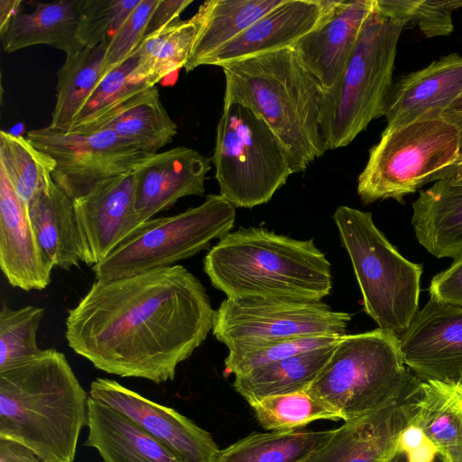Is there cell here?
<instances>
[{
  "label": "cell",
  "instance_id": "1",
  "mask_svg": "<svg viewBox=\"0 0 462 462\" xmlns=\"http://www.w3.org/2000/svg\"><path fill=\"white\" fill-rule=\"evenodd\" d=\"M215 314L200 281L175 264L96 280L68 310L65 337L98 370L160 384L204 342Z\"/></svg>",
  "mask_w": 462,
  "mask_h": 462
},
{
  "label": "cell",
  "instance_id": "2",
  "mask_svg": "<svg viewBox=\"0 0 462 462\" xmlns=\"http://www.w3.org/2000/svg\"><path fill=\"white\" fill-rule=\"evenodd\" d=\"M89 394L54 348L0 371V438L43 462H74L88 424Z\"/></svg>",
  "mask_w": 462,
  "mask_h": 462
},
{
  "label": "cell",
  "instance_id": "3",
  "mask_svg": "<svg viewBox=\"0 0 462 462\" xmlns=\"http://www.w3.org/2000/svg\"><path fill=\"white\" fill-rule=\"evenodd\" d=\"M203 268L228 298L321 301L332 288L330 263L313 239L263 227L229 232L206 254Z\"/></svg>",
  "mask_w": 462,
  "mask_h": 462
},
{
  "label": "cell",
  "instance_id": "4",
  "mask_svg": "<svg viewBox=\"0 0 462 462\" xmlns=\"http://www.w3.org/2000/svg\"><path fill=\"white\" fill-rule=\"evenodd\" d=\"M224 103L258 115L289 150L297 173L326 150L320 127L322 90L293 46L220 66Z\"/></svg>",
  "mask_w": 462,
  "mask_h": 462
},
{
  "label": "cell",
  "instance_id": "5",
  "mask_svg": "<svg viewBox=\"0 0 462 462\" xmlns=\"http://www.w3.org/2000/svg\"><path fill=\"white\" fill-rule=\"evenodd\" d=\"M405 26L374 0L341 76L322 94L320 127L327 151L348 145L373 120L384 116L397 45Z\"/></svg>",
  "mask_w": 462,
  "mask_h": 462
},
{
  "label": "cell",
  "instance_id": "6",
  "mask_svg": "<svg viewBox=\"0 0 462 462\" xmlns=\"http://www.w3.org/2000/svg\"><path fill=\"white\" fill-rule=\"evenodd\" d=\"M416 380L403 362L399 337L377 328L340 337L307 392L348 421L398 400Z\"/></svg>",
  "mask_w": 462,
  "mask_h": 462
},
{
  "label": "cell",
  "instance_id": "7",
  "mask_svg": "<svg viewBox=\"0 0 462 462\" xmlns=\"http://www.w3.org/2000/svg\"><path fill=\"white\" fill-rule=\"evenodd\" d=\"M333 219L350 257L366 314L379 328L400 337L419 311L422 265L397 251L374 225L370 212L339 206Z\"/></svg>",
  "mask_w": 462,
  "mask_h": 462
},
{
  "label": "cell",
  "instance_id": "8",
  "mask_svg": "<svg viewBox=\"0 0 462 462\" xmlns=\"http://www.w3.org/2000/svg\"><path fill=\"white\" fill-rule=\"evenodd\" d=\"M212 162L220 194L237 208L267 203L297 173L289 150L270 126L236 102L224 103Z\"/></svg>",
  "mask_w": 462,
  "mask_h": 462
},
{
  "label": "cell",
  "instance_id": "9",
  "mask_svg": "<svg viewBox=\"0 0 462 462\" xmlns=\"http://www.w3.org/2000/svg\"><path fill=\"white\" fill-rule=\"evenodd\" d=\"M459 130L442 116L385 127L369 151L358 176L357 193L365 204L402 199L427 183L458 158Z\"/></svg>",
  "mask_w": 462,
  "mask_h": 462
},
{
  "label": "cell",
  "instance_id": "10",
  "mask_svg": "<svg viewBox=\"0 0 462 462\" xmlns=\"http://www.w3.org/2000/svg\"><path fill=\"white\" fill-rule=\"evenodd\" d=\"M235 219V206L221 194H209L195 208L144 222L93 265L95 278L107 281L175 265L227 235Z\"/></svg>",
  "mask_w": 462,
  "mask_h": 462
},
{
  "label": "cell",
  "instance_id": "11",
  "mask_svg": "<svg viewBox=\"0 0 462 462\" xmlns=\"http://www.w3.org/2000/svg\"><path fill=\"white\" fill-rule=\"evenodd\" d=\"M351 316L322 301L228 298L216 310L213 335L227 348L346 335Z\"/></svg>",
  "mask_w": 462,
  "mask_h": 462
},
{
  "label": "cell",
  "instance_id": "12",
  "mask_svg": "<svg viewBox=\"0 0 462 462\" xmlns=\"http://www.w3.org/2000/svg\"><path fill=\"white\" fill-rule=\"evenodd\" d=\"M26 138L54 160L52 180L73 200L108 180L134 171L152 155L109 129L64 133L48 125L29 131Z\"/></svg>",
  "mask_w": 462,
  "mask_h": 462
},
{
  "label": "cell",
  "instance_id": "13",
  "mask_svg": "<svg viewBox=\"0 0 462 462\" xmlns=\"http://www.w3.org/2000/svg\"><path fill=\"white\" fill-rule=\"evenodd\" d=\"M399 339L403 362L420 382L462 386V305L430 298Z\"/></svg>",
  "mask_w": 462,
  "mask_h": 462
},
{
  "label": "cell",
  "instance_id": "14",
  "mask_svg": "<svg viewBox=\"0 0 462 462\" xmlns=\"http://www.w3.org/2000/svg\"><path fill=\"white\" fill-rule=\"evenodd\" d=\"M88 394L126 416L162 442L180 462H214L220 450L210 433L190 419L116 380L95 379L90 383Z\"/></svg>",
  "mask_w": 462,
  "mask_h": 462
},
{
  "label": "cell",
  "instance_id": "15",
  "mask_svg": "<svg viewBox=\"0 0 462 462\" xmlns=\"http://www.w3.org/2000/svg\"><path fill=\"white\" fill-rule=\"evenodd\" d=\"M317 26L293 46L322 92L341 76L374 0H319Z\"/></svg>",
  "mask_w": 462,
  "mask_h": 462
},
{
  "label": "cell",
  "instance_id": "16",
  "mask_svg": "<svg viewBox=\"0 0 462 462\" xmlns=\"http://www.w3.org/2000/svg\"><path fill=\"white\" fill-rule=\"evenodd\" d=\"M419 384L417 379L398 400L369 414L345 421L304 462H383L412 421Z\"/></svg>",
  "mask_w": 462,
  "mask_h": 462
},
{
  "label": "cell",
  "instance_id": "17",
  "mask_svg": "<svg viewBox=\"0 0 462 462\" xmlns=\"http://www.w3.org/2000/svg\"><path fill=\"white\" fill-rule=\"evenodd\" d=\"M210 168L207 157L189 147L152 154L133 172L141 223L169 209L181 198L202 196Z\"/></svg>",
  "mask_w": 462,
  "mask_h": 462
},
{
  "label": "cell",
  "instance_id": "18",
  "mask_svg": "<svg viewBox=\"0 0 462 462\" xmlns=\"http://www.w3.org/2000/svg\"><path fill=\"white\" fill-rule=\"evenodd\" d=\"M0 267L11 286L23 291L45 289L54 268L40 247L28 208L1 168Z\"/></svg>",
  "mask_w": 462,
  "mask_h": 462
},
{
  "label": "cell",
  "instance_id": "19",
  "mask_svg": "<svg viewBox=\"0 0 462 462\" xmlns=\"http://www.w3.org/2000/svg\"><path fill=\"white\" fill-rule=\"evenodd\" d=\"M133 172L108 180L74 199L95 264L143 225L135 209Z\"/></svg>",
  "mask_w": 462,
  "mask_h": 462
},
{
  "label": "cell",
  "instance_id": "20",
  "mask_svg": "<svg viewBox=\"0 0 462 462\" xmlns=\"http://www.w3.org/2000/svg\"><path fill=\"white\" fill-rule=\"evenodd\" d=\"M462 95V56L451 53L393 84L386 100V127L442 116Z\"/></svg>",
  "mask_w": 462,
  "mask_h": 462
},
{
  "label": "cell",
  "instance_id": "21",
  "mask_svg": "<svg viewBox=\"0 0 462 462\" xmlns=\"http://www.w3.org/2000/svg\"><path fill=\"white\" fill-rule=\"evenodd\" d=\"M320 17L319 0H283L225 44L203 65L220 67L234 60L294 46Z\"/></svg>",
  "mask_w": 462,
  "mask_h": 462
},
{
  "label": "cell",
  "instance_id": "22",
  "mask_svg": "<svg viewBox=\"0 0 462 462\" xmlns=\"http://www.w3.org/2000/svg\"><path fill=\"white\" fill-rule=\"evenodd\" d=\"M28 209L40 247L53 267L69 270L80 263L95 264L74 200L53 180Z\"/></svg>",
  "mask_w": 462,
  "mask_h": 462
},
{
  "label": "cell",
  "instance_id": "23",
  "mask_svg": "<svg viewBox=\"0 0 462 462\" xmlns=\"http://www.w3.org/2000/svg\"><path fill=\"white\" fill-rule=\"evenodd\" d=\"M87 426L84 445L95 448L103 462H180L162 442L90 396Z\"/></svg>",
  "mask_w": 462,
  "mask_h": 462
},
{
  "label": "cell",
  "instance_id": "24",
  "mask_svg": "<svg viewBox=\"0 0 462 462\" xmlns=\"http://www.w3.org/2000/svg\"><path fill=\"white\" fill-rule=\"evenodd\" d=\"M419 243L437 258L462 257V180L440 179L412 204Z\"/></svg>",
  "mask_w": 462,
  "mask_h": 462
},
{
  "label": "cell",
  "instance_id": "25",
  "mask_svg": "<svg viewBox=\"0 0 462 462\" xmlns=\"http://www.w3.org/2000/svg\"><path fill=\"white\" fill-rule=\"evenodd\" d=\"M80 0L37 3L29 13L21 10L0 32L3 49L14 52L46 44L71 55L84 45L79 39Z\"/></svg>",
  "mask_w": 462,
  "mask_h": 462
},
{
  "label": "cell",
  "instance_id": "26",
  "mask_svg": "<svg viewBox=\"0 0 462 462\" xmlns=\"http://www.w3.org/2000/svg\"><path fill=\"white\" fill-rule=\"evenodd\" d=\"M282 1L208 0L201 4L190 18L196 34L185 70L202 66L207 58Z\"/></svg>",
  "mask_w": 462,
  "mask_h": 462
},
{
  "label": "cell",
  "instance_id": "27",
  "mask_svg": "<svg viewBox=\"0 0 462 462\" xmlns=\"http://www.w3.org/2000/svg\"><path fill=\"white\" fill-rule=\"evenodd\" d=\"M103 129L115 132L150 154L156 153L177 134V125L164 108L155 87L132 97L82 133Z\"/></svg>",
  "mask_w": 462,
  "mask_h": 462
},
{
  "label": "cell",
  "instance_id": "28",
  "mask_svg": "<svg viewBox=\"0 0 462 462\" xmlns=\"http://www.w3.org/2000/svg\"><path fill=\"white\" fill-rule=\"evenodd\" d=\"M412 424L448 462H462V386L420 382Z\"/></svg>",
  "mask_w": 462,
  "mask_h": 462
},
{
  "label": "cell",
  "instance_id": "29",
  "mask_svg": "<svg viewBox=\"0 0 462 462\" xmlns=\"http://www.w3.org/2000/svg\"><path fill=\"white\" fill-rule=\"evenodd\" d=\"M336 344L236 375L233 386L247 402L306 391L330 358Z\"/></svg>",
  "mask_w": 462,
  "mask_h": 462
},
{
  "label": "cell",
  "instance_id": "30",
  "mask_svg": "<svg viewBox=\"0 0 462 462\" xmlns=\"http://www.w3.org/2000/svg\"><path fill=\"white\" fill-rule=\"evenodd\" d=\"M107 42L68 55L57 72L56 102L50 127L69 133L102 79Z\"/></svg>",
  "mask_w": 462,
  "mask_h": 462
},
{
  "label": "cell",
  "instance_id": "31",
  "mask_svg": "<svg viewBox=\"0 0 462 462\" xmlns=\"http://www.w3.org/2000/svg\"><path fill=\"white\" fill-rule=\"evenodd\" d=\"M335 430L254 432L224 449L214 462H304Z\"/></svg>",
  "mask_w": 462,
  "mask_h": 462
},
{
  "label": "cell",
  "instance_id": "32",
  "mask_svg": "<svg viewBox=\"0 0 462 462\" xmlns=\"http://www.w3.org/2000/svg\"><path fill=\"white\" fill-rule=\"evenodd\" d=\"M0 168L20 200L28 208L51 183L55 162L27 138L0 132Z\"/></svg>",
  "mask_w": 462,
  "mask_h": 462
},
{
  "label": "cell",
  "instance_id": "33",
  "mask_svg": "<svg viewBox=\"0 0 462 462\" xmlns=\"http://www.w3.org/2000/svg\"><path fill=\"white\" fill-rule=\"evenodd\" d=\"M192 20L175 23L143 38L137 49V75L150 87L184 68L194 42Z\"/></svg>",
  "mask_w": 462,
  "mask_h": 462
},
{
  "label": "cell",
  "instance_id": "34",
  "mask_svg": "<svg viewBox=\"0 0 462 462\" xmlns=\"http://www.w3.org/2000/svg\"><path fill=\"white\" fill-rule=\"evenodd\" d=\"M137 50L102 77L79 113L70 132H86L99 119L138 93L151 88L136 73Z\"/></svg>",
  "mask_w": 462,
  "mask_h": 462
},
{
  "label": "cell",
  "instance_id": "35",
  "mask_svg": "<svg viewBox=\"0 0 462 462\" xmlns=\"http://www.w3.org/2000/svg\"><path fill=\"white\" fill-rule=\"evenodd\" d=\"M248 404L252 407L258 423L271 431L298 430L319 420H340L307 390L269 396Z\"/></svg>",
  "mask_w": 462,
  "mask_h": 462
},
{
  "label": "cell",
  "instance_id": "36",
  "mask_svg": "<svg viewBox=\"0 0 462 462\" xmlns=\"http://www.w3.org/2000/svg\"><path fill=\"white\" fill-rule=\"evenodd\" d=\"M45 309L28 305L11 309L3 303L0 311V371L38 355L37 332Z\"/></svg>",
  "mask_w": 462,
  "mask_h": 462
},
{
  "label": "cell",
  "instance_id": "37",
  "mask_svg": "<svg viewBox=\"0 0 462 462\" xmlns=\"http://www.w3.org/2000/svg\"><path fill=\"white\" fill-rule=\"evenodd\" d=\"M340 337H311L229 349L225 374L239 375L256 367L335 345Z\"/></svg>",
  "mask_w": 462,
  "mask_h": 462
},
{
  "label": "cell",
  "instance_id": "38",
  "mask_svg": "<svg viewBox=\"0 0 462 462\" xmlns=\"http://www.w3.org/2000/svg\"><path fill=\"white\" fill-rule=\"evenodd\" d=\"M141 0H80L78 36L84 47L107 42Z\"/></svg>",
  "mask_w": 462,
  "mask_h": 462
},
{
  "label": "cell",
  "instance_id": "39",
  "mask_svg": "<svg viewBox=\"0 0 462 462\" xmlns=\"http://www.w3.org/2000/svg\"><path fill=\"white\" fill-rule=\"evenodd\" d=\"M157 3L158 0H141L107 42L102 77L126 60L138 49Z\"/></svg>",
  "mask_w": 462,
  "mask_h": 462
},
{
  "label": "cell",
  "instance_id": "40",
  "mask_svg": "<svg viewBox=\"0 0 462 462\" xmlns=\"http://www.w3.org/2000/svg\"><path fill=\"white\" fill-rule=\"evenodd\" d=\"M461 7L459 0H409L406 20L428 38L446 36L454 30L452 13Z\"/></svg>",
  "mask_w": 462,
  "mask_h": 462
},
{
  "label": "cell",
  "instance_id": "41",
  "mask_svg": "<svg viewBox=\"0 0 462 462\" xmlns=\"http://www.w3.org/2000/svg\"><path fill=\"white\" fill-rule=\"evenodd\" d=\"M383 462H448L411 423L403 431L395 449Z\"/></svg>",
  "mask_w": 462,
  "mask_h": 462
},
{
  "label": "cell",
  "instance_id": "42",
  "mask_svg": "<svg viewBox=\"0 0 462 462\" xmlns=\"http://www.w3.org/2000/svg\"><path fill=\"white\" fill-rule=\"evenodd\" d=\"M429 291L430 298L462 305V257L454 260L447 270L432 278Z\"/></svg>",
  "mask_w": 462,
  "mask_h": 462
},
{
  "label": "cell",
  "instance_id": "43",
  "mask_svg": "<svg viewBox=\"0 0 462 462\" xmlns=\"http://www.w3.org/2000/svg\"><path fill=\"white\" fill-rule=\"evenodd\" d=\"M192 2V0H158L150 16L144 37L178 21L180 14Z\"/></svg>",
  "mask_w": 462,
  "mask_h": 462
},
{
  "label": "cell",
  "instance_id": "44",
  "mask_svg": "<svg viewBox=\"0 0 462 462\" xmlns=\"http://www.w3.org/2000/svg\"><path fill=\"white\" fill-rule=\"evenodd\" d=\"M0 462H43L24 445L0 438Z\"/></svg>",
  "mask_w": 462,
  "mask_h": 462
},
{
  "label": "cell",
  "instance_id": "45",
  "mask_svg": "<svg viewBox=\"0 0 462 462\" xmlns=\"http://www.w3.org/2000/svg\"><path fill=\"white\" fill-rule=\"evenodd\" d=\"M20 0H0V32L22 9Z\"/></svg>",
  "mask_w": 462,
  "mask_h": 462
},
{
  "label": "cell",
  "instance_id": "46",
  "mask_svg": "<svg viewBox=\"0 0 462 462\" xmlns=\"http://www.w3.org/2000/svg\"><path fill=\"white\" fill-rule=\"evenodd\" d=\"M442 117L455 125L462 137V95L444 111Z\"/></svg>",
  "mask_w": 462,
  "mask_h": 462
},
{
  "label": "cell",
  "instance_id": "47",
  "mask_svg": "<svg viewBox=\"0 0 462 462\" xmlns=\"http://www.w3.org/2000/svg\"><path fill=\"white\" fill-rule=\"evenodd\" d=\"M459 160H462V143H461V145H460V149H459V154H458V158L457 161H459ZM456 161V162H457Z\"/></svg>",
  "mask_w": 462,
  "mask_h": 462
}]
</instances>
